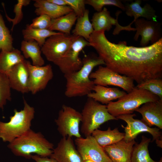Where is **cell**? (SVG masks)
Segmentation results:
<instances>
[{"mask_svg":"<svg viewBox=\"0 0 162 162\" xmlns=\"http://www.w3.org/2000/svg\"><path fill=\"white\" fill-rule=\"evenodd\" d=\"M26 60L18 49L10 51L1 50L0 52V72L6 74L17 64Z\"/></svg>","mask_w":162,"mask_h":162,"instance_id":"25","label":"cell"},{"mask_svg":"<svg viewBox=\"0 0 162 162\" xmlns=\"http://www.w3.org/2000/svg\"><path fill=\"white\" fill-rule=\"evenodd\" d=\"M82 65L78 70L64 74L66 80L65 96L69 98L87 96L95 85L89 77L96 66L105 65L102 59L94 53L86 56Z\"/></svg>","mask_w":162,"mask_h":162,"instance_id":"2","label":"cell"},{"mask_svg":"<svg viewBox=\"0 0 162 162\" xmlns=\"http://www.w3.org/2000/svg\"><path fill=\"white\" fill-rule=\"evenodd\" d=\"M8 147L15 156L31 159L33 154L43 157H50L54 149L53 143L40 132L31 129L9 143Z\"/></svg>","mask_w":162,"mask_h":162,"instance_id":"3","label":"cell"},{"mask_svg":"<svg viewBox=\"0 0 162 162\" xmlns=\"http://www.w3.org/2000/svg\"><path fill=\"white\" fill-rule=\"evenodd\" d=\"M26 62L29 72V92L34 94L46 88L53 78V70L50 64L42 66H35L28 61Z\"/></svg>","mask_w":162,"mask_h":162,"instance_id":"14","label":"cell"},{"mask_svg":"<svg viewBox=\"0 0 162 162\" xmlns=\"http://www.w3.org/2000/svg\"><path fill=\"white\" fill-rule=\"evenodd\" d=\"M77 17L82 16L86 10L85 0H65Z\"/></svg>","mask_w":162,"mask_h":162,"instance_id":"36","label":"cell"},{"mask_svg":"<svg viewBox=\"0 0 162 162\" xmlns=\"http://www.w3.org/2000/svg\"><path fill=\"white\" fill-rule=\"evenodd\" d=\"M135 111L141 115V120L147 126L162 129V99L146 103Z\"/></svg>","mask_w":162,"mask_h":162,"instance_id":"18","label":"cell"},{"mask_svg":"<svg viewBox=\"0 0 162 162\" xmlns=\"http://www.w3.org/2000/svg\"><path fill=\"white\" fill-rule=\"evenodd\" d=\"M141 0H136L124 5V11L127 15L134 17V20L130 24L131 25L136 19L141 17L148 20L157 21V16L156 15V11L148 3L142 7L141 6Z\"/></svg>","mask_w":162,"mask_h":162,"instance_id":"22","label":"cell"},{"mask_svg":"<svg viewBox=\"0 0 162 162\" xmlns=\"http://www.w3.org/2000/svg\"><path fill=\"white\" fill-rule=\"evenodd\" d=\"M20 50L25 58H31L33 65H44L45 61L41 55V47L35 41L23 40L21 43Z\"/></svg>","mask_w":162,"mask_h":162,"instance_id":"24","label":"cell"},{"mask_svg":"<svg viewBox=\"0 0 162 162\" xmlns=\"http://www.w3.org/2000/svg\"><path fill=\"white\" fill-rule=\"evenodd\" d=\"M31 2L30 0H18L17 3L14 5L13 11L15 14L14 18L9 17L7 15L5 10L4 4L2 3V6L5 12V16L8 20L12 23L11 30L12 31L15 26L19 23L23 17V13L22 9L23 6H26L29 4Z\"/></svg>","mask_w":162,"mask_h":162,"instance_id":"33","label":"cell"},{"mask_svg":"<svg viewBox=\"0 0 162 162\" xmlns=\"http://www.w3.org/2000/svg\"><path fill=\"white\" fill-rule=\"evenodd\" d=\"M34 1V5L36 8L34 12L38 16L45 14L51 19H54L73 11L69 6H59L47 0H35Z\"/></svg>","mask_w":162,"mask_h":162,"instance_id":"20","label":"cell"},{"mask_svg":"<svg viewBox=\"0 0 162 162\" xmlns=\"http://www.w3.org/2000/svg\"><path fill=\"white\" fill-rule=\"evenodd\" d=\"M86 4L92 7L97 12L101 11L104 6L113 5L124 11L125 6L119 0H85Z\"/></svg>","mask_w":162,"mask_h":162,"instance_id":"34","label":"cell"},{"mask_svg":"<svg viewBox=\"0 0 162 162\" xmlns=\"http://www.w3.org/2000/svg\"><path fill=\"white\" fill-rule=\"evenodd\" d=\"M89 14L88 10L86 9L82 16L77 18L75 26L72 32V35L81 37L87 41L94 31L89 20Z\"/></svg>","mask_w":162,"mask_h":162,"instance_id":"29","label":"cell"},{"mask_svg":"<svg viewBox=\"0 0 162 162\" xmlns=\"http://www.w3.org/2000/svg\"><path fill=\"white\" fill-rule=\"evenodd\" d=\"M81 133L85 137L91 135L100 125L111 120H118L108 112L106 105L88 98L81 112Z\"/></svg>","mask_w":162,"mask_h":162,"instance_id":"6","label":"cell"},{"mask_svg":"<svg viewBox=\"0 0 162 162\" xmlns=\"http://www.w3.org/2000/svg\"><path fill=\"white\" fill-rule=\"evenodd\" d=\"M75 142L76 149L83 160L94 162H112L103 147L94 138L89 136L85 138H76Z\"/></svg>","mask_w":162,"mask_h":162,"instance_id":"11","label":"cell"},{"mask_svg":"<svg viewBox=\"0 0 162 162\" xmlns=\"http://www.w3.org/2000/svg\"><path fill=\"white\" fill-rule=\"evenodd\" d=\"M27 60L14 65L7 74L11 88L22 94L29 92V72Z\"/></svg>","mask_w":162,"mask_h":162,"instance_id":"17","label":"cell"},{"mask_svg":"<svg viewBox=\"0 0 162 162\" xmlns=\"http://www.w3.org/2000/svg\"><path fill=\"white\" fill-rule=\"evenodd\" d=\"M23 109L14 110V114L8 122L0 121V139L9 143L22 135L31 129V122L34 118V108L24 99Z\"/></svg>","mask_w":162,"mask_h":162,"instance_id":"4","label":"cell"},{"mask_svg":"<svg viewBox=\"0 0 162 162\" xmlns=\"http://www.w3.org/2000/svg\"><path fill=\"white\" fill-rule=\"evenodd\" d=\"M135 114H128L118 116L116 117L125 121L127 124L124 127L122 125V127L124 129V136L123 140L126 142H128L134 140L137 135L142 132H148L153 137V142L162 137V132L160 129L157 128L150 127L141 120L134 118L135 116Z\"/></svg>","mask_w":162,"mask_h":162,"instance_id":"10","label":"cell"},{"mask_svg":"<svg viewBox=\"0 0 162 162\" xmlns=\"http://www.w3.org/2000/svg\"><path fill=\"white\" fill-rule=\"evenodd\" d=\"M160 99L150 92L135 87L130 92L117 101L111 102L106 106L109 112L116 117L121 115L132 114L143 104Z\"/></svg>","mask_w":162,"mask_h":162,"instance_id":"5","label":"cell"},{"mask_svg":"<svg viewBox=\"0 0 162 162\" xmlns=\"http://www.w3.org/2000/svg\"><path fill=\"white\" fill-rule=\"evenodd\" d=\"M162 137L160 138L159 139H158L155 140L156 143L157 145V146L161 148H162Z\"/></svg>","mask_w":162,"mask_h":162,"instance_id":"39","label":"cell"},{"mask_svg":"<svg viewBox=\"0 0 162 162\" xmlns=\"http://www.w3.org/2000/svg\"><path fill=\"white\" fill-rule=\"evenodd\" d=\"M31 159L35 162H57L55 159L50 157H43L36 154L32 155Z\"/></svg>","mask_w":162,"mask_h":162,"instance_id":"37","label":"cell"},{"mask_svg":"<svg viewBox=\"0 0 162 162\" xmlns=\"http://www.w3.org/2000/svg\"><path fill=\"white\" fill-rule=\"evenodd\" d=\"M57 162H83L72 137H62L50 157Z\"/></svg>","mask_w":162,"mask_h":162,"instance_id":"16","label":"cell"},{"mask_svg":"<svg viewBox=\"0 0 162 162\" xmlns=\"http://www.w3.org/2000/svg\"><path fill=\"white\" fill-rule=\"evenodd\" d=\"M56 32L48 29H40L30 27L28 24L22 31L24 40H34L37 42L41 47L46 39L50 37L57 34Z\"/></svg>","mask_w":162,"mask_h":162,"instance_id":"28","label":"cell"},{"mask_svg":"<svg viewBox=\"0 0 162 162\" xmlns=\"http://www.w3.org/2000/svg\"><path fill=\"white\" fill-rule=\"evenodd\" d=\"M91 135L100 145L104 147L122 140L124 137V133L120 132L118 128L111 130L110 127H109L106 130L96 129Z\"/></svg>","mask_w":162,"mask_h":162,"instance_id":"23","label":"cell"},{"mask_svg":"<svg viewBox=\"0 0 162 162\" xmlns=\"http://www.w3.org/2000/svg\"><path fill=\"white\" fill-rule=\"evenodd\" d=\"M106 66L129 77L138 84L147 80L162 78V38L145 47L128 46L125 41H110L105 31H94L88 41Z\"/></svg>","mask_w":162,"mask_h":162,"instance_id":"1","label":"cell"},{"mask_svg":"<svg viewBox=\"0 0 162 162\" xmlns=\"http://www.w3.org/2000/svg\"><path fill=\"white\" fill-rule=\"evenodd\" d=\"M81 121V112L71 107L63 105L55 122L57 130L62 137L78 138L81 137L80 130Z\"/></svg>","mask_w":162,"mask_h":162,"instance_id":"8","label":"cell"},{"mask_svg":"<svg viewBox=\"0 0 162 162\" xmlns=\"http://www.w3.org/2000/svg\"><path fill=\"white\" fill-rule=\"evenodd\" d=\"M77 17L72 11L63 16L52 19L48 29L56 30L63 34L70 35L72 28L76 21Z\"/></svg>","mask_w":162,"mask_h":162,"instance_id":"26","label":"cell"},{"mask_svg":"<svg viewBox=\"0 0 162 162\" xmlns=\"http://www.w3.org/2000/svg\"><path fill=\"white\" fill-rule=\"evenodd\" d=\"M13 41V38L0 13V50H12L14 49Z\"/></svg>","mask_w":162,"mask_h":162,"instance_id":"30","label":"cell"},{"mask_svg":"<svg viewBox=\"0 0 162 162\" xmlns=\"http://www.w3.org/2000/svg\"><path fill=\"white\" fill-rule=\"evenodd\" d=\"M76 36L59 32L46 39L41 47L42 53L56 65L64 58Z\"/></svg>","mask_w":162,"mask_h":162,"instance_id":"7","label":"cell"},{"mask_svg":"<svg viewBox=\"0 0 162 162\" xmlns=\"http://www.w3.org/2000/svg\"><path fill=\"white\" fill-rule=\"evenodd\" d=\"M121 13L120 10L116 12V19L111 16L110 12L106 7H104L101 11L94 13L91 20V23L94 31H108L112 28V25L116 26L112 33L114 35H118L122 30L136 31L135 28H132L129 25L124 26L119 24L118 16Z\"/></svg>","mask_w":162,"mask_h":162,"instance_id":"15","label":"cell"},{"mask_svg":"<svg viewBox=\"0 0 162 162\" xmlns=\"http://www.w3.org/2000/svg\"><path fill=\"white\" fill-rule=\"evenodd\" d=\"M151 139L144 136H142L140 142H136L133 146L130 162H157L150 157L148 146Z\"/></svg>","mask_w":162,"mask_h":162,"instance_id":"27","label":"cell"},{"mask_svg":"<svg viewBox=\"0 0 162 162\" xmlns=\"http://www.w3.org/2000/svg\"><path fill=\"white\" fill-rule=\"evenodd\" d=\"M90 78L95 85L118 87L127 92H130L135 87L134 80L131 78L114 71L106 66H98V68L90 74Z\"/></svg>","mask_w":162,"mask_h":162,"instance_id":"9","label":"cell"},{"mask_svg":"<svg viewBox=\"0 0 162 162\" xmlns=\"http://www.w3.org/2000/svg\"><path fill=\"white\" fill-rule=\"evenodd\" d=\"M49 2L60 6H68L65 0H47Z\"/></svg>","mask_w":162,"mask_h":162,"instance_id":"38","label":"cell"},{"mask_svg":"<svg viewBox=\"0 0 162 162\" xmlns=\"http://www.w3.org/2000/svg\"><path fill=\"white\" fill-rule=\"evenodd\" d=\"M139 89L146 90L156 95L162 99V79L161 78H152L137 84Z\"/></svg>","mask_w":162,"mask_h":162,"instance_id":"31","label":"cell"},{"mask_svg":"<svg viewBox=\"0 0 162 162\" xmlns=\"http://www.w3.org/2000/svg\"><path fill=\"white\" fill-rule=\"evenodd\" d=\"M157 162H162V158H161L160 160L158 161H157Z\"/></svg>","mask_w":162,"mask_h":162,"instance_id":"41","label":"cell"},{"mask_svg":"<svg viewBox=\"0 0 162 162\" xmlns=\"http://www.w3.org/2000/svg\"><path fill=\"white\" fill-rule=\"evenodd\" d=\"M134 23L136 32L134 39L137 41L139 36H141L140 45L142 47L147 46L150 42L154 44L162 38L161 24L157 21L139 18Z\"/></svg>","mask_w":162,"mask_h":162,"instance_id":"12","label":"cell"},{"mask_svg":"<svg viewBox=\"0 0 162 162\" xmlns=\"http://www.w3.org/2000/svg\"><path fill=\"white\" fill-rule=\"evenodd\" d=\"M83 162H94L89 160H83Z\"/></svg>","mask_w":162,"mask_h":162,"instance_id":"40","label":"cell"},{"mask_svg":"<svg viewBox=\"0 0 162 162\" xmlns=\"http://www.w3.org/2000/svg\"><path fill=\"white\" fill-rule=\"evenodd\" d=\"M52 19L47 15L41 14L33 19L32 22L29 26L32 28L40 29H49Z\"/></svg>","mask_w":162,"mask_h":162,"instance_id":"35","label":"cell"},{"mask_svg":"<svg viewBox=\"0 0 162 162\" xmlns=\"http://www.w3.org/2000/svg\"><path fill=\"white\" fill-rule=\"evenodd\" d=\"M134 140L126 142L123 139L113 144L103 147L112 162H130Z\"/></svg>","mask_w":162,"mask_h":162,"instance_id":"19","label":"cell"},{"mask_svg":"<svg viewBox=\"0 0 162 162\" xmlns=\"http://www.w3.org/2000/svg\"><path fill=\"white\" fill-rule=\"evenodd\" d=\"M11 88L7 74L0 72V108L4 109L11 99Z\"/></svg>","mask_w":162,"mask_h":162,"instance_id":"32","label":"cell"},{"mask_svg":"<svg viewBox=\"0 0 162 162\" xmlns=\"http://www.w3.org/2000/svg\"><path fill=\"white\" fill-rule=\"evenodd\" d=\"M93 91L87 96L88 98L106 105L113 100L120 98L127 94L117 88L98 85L94 86Z\"/></svg>","mask_w":162,"mask_h":162,"instance_id":"21","label":"cell"},{"mask_svg":"<svg viewBox=\"0 0 162 162\" xmlns=\"http://www.w3.org/2000/svg\"><path fill=\"white\" fill-rule=\"evenodd\" d=\"M86 46H90L88 41L81 37H76L64 58L56 64L64 74L77 71L82 67V61L79 55Z\"/></svg>","mask_w":162,"mask_h":162,"instance_id":"13","label":"cell"}]
</instances>
